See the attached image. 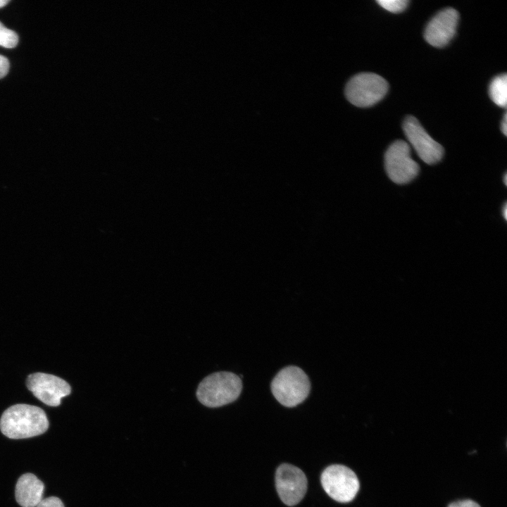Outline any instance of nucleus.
<instances>
[{"mask_svg":"<svg viewBox=\"0 0 507 507\" xmlns=\"http://www.w3.org/2000/svg\"><path fill=\"white\" fill-rule=\"evenodd\" d=\"M448 507H480V506L474 501L467 499L453 502Z\"/></svg>","mask_w":507,"mask_h":507,"instance_id":"dca6fc26","label":"nucleus"},{"mask_svg":"<svg viewBox=\"0 0 507 507\" xmlns=\"http://www.w3.org/2000/svg\"><path fill=\"white\" fill-rule=\"evenodd\" d=\"M489 96L500 107H506L507 103V77L502 74L494 77L489 88Z\"/></svg>","mask_w":507,"mask_h":507,"instance_id":"f8f14e48","label":"nucleus"},{"mask_svg":"<svg viewBox=\"0 0 507 507\" xmlns=\"http://www.w3.org/2000/svg\"><path fill=\"white\" fill-rule=\"evenodd\" d=\"M276 400L288 408L301 403L308 396L311 383L308 375L300 368L289 365L275 376L270 384Z\"/></svg>","mask_w":507,"mask_h":507,"instance_id":"7ed1b4c3","label":"nucleus"},{"mask_svg":"<svg viewBox=\"0 0 507 507\" xmlns=\"http://www.w3.org/2000/svg\"><path fill=\"white\" fill-rule=\"evenodd\" d=\"M37 507H65L63 501L56 496L44 498Z\"/></svg>","mask_w":507,"mask_h":507,"instance_id":"2eb2a0df","label":"nucleus"},{"mask_svg":"<svg viewBox=\"0 0 507 507\" xmlns=\"http://www.w3.org/2000/svg\"><path fill=\"white\" fill-rule=\"evenodd\" d=\"M458 19V13L454 8L440 11L425 27L424 37L426 42L437 48L446 46L455 35Z\"/></svg>","mask_w":507,"mask_h":507,"instance_id":"9d476101","label":"nucleus"},{"mask_svg":"<svg viewBox=\"0 0 507 507\" xmlns=\"http://www.w3.org/2000/svg\"><path fill=\"white\" fill-rule=\"evenodd\" d=\"M49 425L44 410L24 403L10 406L4 411L0 419L1 432L13 439L40 435L47 430Z\"/></svg>","mask_w":507,"mask_h":507,"instance_id":"f257e3e1","label":"nucleus"},{"mask_svg":"<svg viewBox=\"0 0 507 507\" xmlns=\"http://www.w3.org/2000/svg\"><path fill=\"white\" fill-rule=\"evenodd\" d=\"M501 130L505 135L507 134V115H506V113L504 114L503 119L501 122Z\"/></svg>","mask_w":507,"mask_h":507,"instance_id":"a211bd4d","label":"nucleus"},{"mask_svg":"<svg viewBox=\"0 0 507 507\" xmlns=\"http://www.w3.org/2000/svg\"><path fill=\"white\" fill-rule=\"evenodd\" d=\"M242 389L241 378L236 374L221 371L206 377L196 390L198 400L209 408L220 407L238 399Z\"/></svg>","mask_w":507,"mask_h":507,"instance_id":"f03ea898","label":"nucleus"},{"mask_svg":"<svg viewBox=\"0 0 507 507\" xmlns=\"http://www.w3.org/2000/svg\"><path fill=\"white\" fill-rule=\"evenodd\" d=\"M407 0H378L377 3L385 10L392 13H400L404 11L408 4Z\"/></svg>","mask_w":507,"mask_h":507,"instance_id":"4468645a","label":"nucleus"},{"mask_svg":"<svg viewBox=\"0 0 507 507\" xmlns=\"http://www.w3.org/2000/svg\"><path fill=\"white\" fill-rule=\"evenodd\" d=\"M384 165L388 177L400 184L413 180L420 169L411 157L409 144L403 140H396L389 146L384 155Z\"/></svg>","mask_w":507,"mask_h":507,"instance_id":"423d86ee","label":"nucleus"},{"mask_svg":"<svg viewBox=\"0 0 507 507\" xmlns=\"http://www.w3.org/2000/svg\"><path fill=\"white\" fill-rule=\"evenodd\" d=\"M8 2V0H0V8L6 6Z\"/></svg>","mask_w":507,"mask_h":507,"instance_id":"aec40b11","label":"nucleus"},{"mask_svg":"<svg viewBox=\"0 0 507 507\" xmlns=\"http://www.w3.org/2000/svg\"><path fill=\"white\" fill-rule=\"evenodd\" d=\"M26 386L36 398L50 406H59L61 399L71 392L70 386L66 381L44 373L28 375Z\"/></svg>","mask_w":507,"mask_h":507,"instance_id":"6e6552de","label":"nucleus"},{"mask_svg":"<svg viewBox=\"0 0 507 507\" xmlns=\"http://www.w3.org/2000/svg\"><path fill=\"white\" fill-rule=\"evenodd\" d=\"M388 91L384 78L373 73H361L347 82L345 94L348 101L358 107H369L380 101Z\"/></svg>","mask_w":507,"mask_h":507,"instance_id":"20e7f679","label":"nucleus"},{"mask_svg":"<svg viewBox=\"0 0 507 507\" xmlns=\"http://www.w3.org/2000/svg\"><path fill=\"white\" fill-rule=\"evenodd\" d=\"M44 484L32 473H25L18 480L15 496L22 507H37L44 499Z\"/></svg>","mask_w":507,"mask_h":507,"instance_id":"9b49d317","label":"nucleus"},{"mask_svg":"<svg viewBox=\"0 0 507 507\" xmlns=\"http://www.w3.org/2000/svg\"><path fill=\"white\" fill-rule=\"evenodd\" d=\"M503 182L506 185L507 184V175L506 174H505V175H504Z\"/></svg>","mask_w":507,"mask_h":507,"instance_id":"412c9836","label":"nucleus"},{"mask_svg":"<svg viewBox=\"0 0 507 507\" xmlns=\"http://www.w3.org/2000/svg\"><path fill=\"white\" fill-rule=\"evenodd\" d=\"M320 481L328 496L340 503L352 501L360 487L355 472L343 465L334 464L327 467L321 474Z\"/></svg>","mask_w":507,"mask_h":507,"instance_id":"39448f33","label":"nucleus"},{"mask_svg":"<svg viewBox=\"0 0 507 507\" xmlns=\"http://www.w3.org/2000/svg\"><path fill=\"white\" fill-rule=\"evenodd\" d=\"M9 70L8 60L4 56L0 55V78L4 77Z\"/></svg>","mask_w":507,"mask_h":507,"instance_id":"f3484780","label":"nucleus"},{"mask_svg":"<svg viewBox=\"0 0 507 507\" xmlns=\"http://www.w3.org/2000/svg\"><path fill=\"white\" fill-rule=\"evenodd\" d=\"M275 487L282 501L292 506L299 503L304 497L307 490V479L300 468L283 463L276 470Z\"/></svg>","mask_w":507,"mask_h":507,"instance_id":"0eeeda50","label":"nucleus"},{"mask_svg":"<svg viewBox=\"0 0 507 507\" xmlns=\"http://www.w3.org/2000/svg\"><path fill=\"white\" fill-rule=\"evenodd\" d=\"M403 130L407 139L425 163L435 164L442 159V146L430 136L415 117L410 115L405 119Z\"/></svg>","mask_w":507,"mask_h":507,"instance_id":"1a4fd4ad","label":"nucleus"},{"mask_svg":"<svg viewBox=\"0 0 507 507\" xmlns=\"http://www.w3.org/2000/svg\"><path fill=\"white\" fill-rule=\"evenodd\" d=\"M18 42V35L0 22V46L11 49L16 46Z\"/></svg>","mask_w":507,"mask_h":507,"instance_id":"ddd939ff","label":"nucleus"},{"mask_svg":"<svg viewBox=\"0 0 507 507\" xmlns=\"http://www.w3.org/2000/svg\"><path fill=\"white\" fill-rule=\"evenodd\" d=\"M503 217H504L505 219L507 218V206H506V204H504L503 208Z\"/></svg>","mask_w":507,"mask_h":507,"instance_id":"6ab92c4d","label":"nucleus"}]
</instances>
